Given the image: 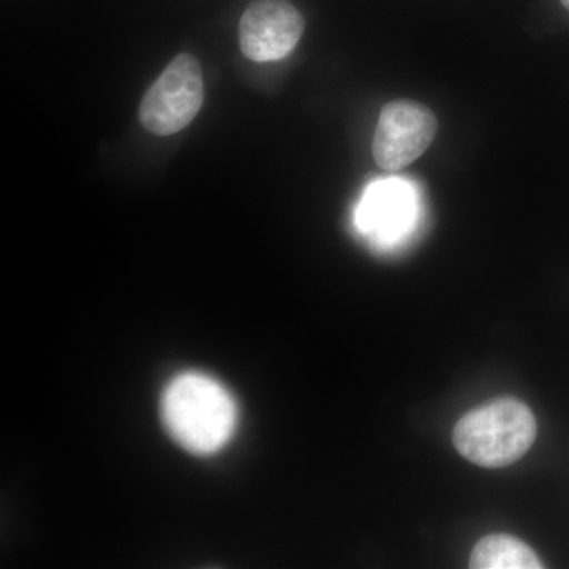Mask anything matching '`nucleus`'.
<instances>
[{
    "instance_id": "obj_6",
    "label": "nucleus",
    "mask_w": 569,
    "mask_h": 569,
    "mask_svg": "<svg viewBox=\"0 0 569 569\" xmlns=\"http://www.w3.org/2000/svg\"><path fill=\"white\" fill-rule=\"evenodd\" d=\"M411 219L413 193L397 179L370 186L356 212V224L361 233L383 242L399 238L410 227Z\"/></svg>"
},
{
    "instance_id": "obj_4",
    "label": "nucleus",
    "mask_w": 569,
    "mask_h": 569,
    "mask_svg": "<svg viewBox=\"0 0 569 569\" xmlns=\"http://www.w3.org/2000/svg\"><path fill=\"white\" fill-rule=\"evenodd\" d=\"M437 116L426 104L399 99L385 104L373 134V160L381 170H403L436 140Z\"/></svg>"
},
{
    "instance_id": "obj_3",
    "label": "nucleus",
    "mask_w": 569,
    "mask_h": 569,
    "mask_svg": "<svg viewBox=\"0 0 569 569\" xmlns=\"http://www.w3.org/2000/svg\"><path fill=\"white\" fill-rule=\"evenodd\" d=\"M204 102L201 63L182 52L142 97L140 122L149 133L170 137L181 132L197 118Z\"/></svg>"
},
{
    "instance_id": "obj_5",
    "label": "nucleus",
    "mask_w": 569,
    "mask_h": 569,
    "mask_svg": "<svg viewBox=\"0 0 569 569\" xmlns=\"http://www.w3.org/2000/svg\"><path fill=\"white\" fill-rule=\"evenodd\" d=\"M305 29L290 0H253L239 21V44L250 61H280L298 47Z\"/></svg>"
},
{
    "instance_id": "obj_1",
    "label": "nucleus",
    "mask_w": 569,
    "mask_h": 569,
    "mask_svg": "<svg viewBox=\"0 0 569 569\" xmlns=\"http://www.w3.org/2000/svg\"><path fill=\"white\" fill-rule=\"evenodd\" d=\"M160 415L176 443L203 458L227 448L239 425V407L230 389L197 370L179 373L164 387Z\"/></svg>"
},
{
    "instance_id": "obj_2",
    "label": "nucleus",
    "mask_w": 569,
    "mask_h": 569,
    "mask_svg": "<svg viewBox=\"0 0 569 569\" xmlns=\"http://www.w3.org/2000/svg\"><path fill=\"white\" fill-rule=\"evenodd\" d=\"M537 432V419L530 408L518 399L503 397L460 418L452 432V441L470 462L500 468L523 458Z\"/></svg>"
},
{
    "instance_id": "obj_8",
    "label": "nucleus",
    "mask_w": 569,
    "mask_h": 569,
    "mask_svg": "<svg viewBox=\"0 0 569 569\" xmlns=\"http://www.w3.org/2000/svg\"><path fill=\"white\" fill-rule=\"evenodd\" d=\"M561 3H563L565 9L569 11V0H561Z\"/></svg>"
},
{
    "instance_id": "obj_7",
    "label": "nucleus",
    "mask_w": 569,
    "mask_h": 569,
    "mask_svg": "<svg viewBox=\"0 0 569 569\" xmlns=\"http://www.w3.org/2000/svg\"><path fill=\"white\" fill-rule=\"evenodd\" d=\"M473 569L545 568L535 550L509 535H490L475 546L470 557Z\"/></svg>"
}]
</instances>
